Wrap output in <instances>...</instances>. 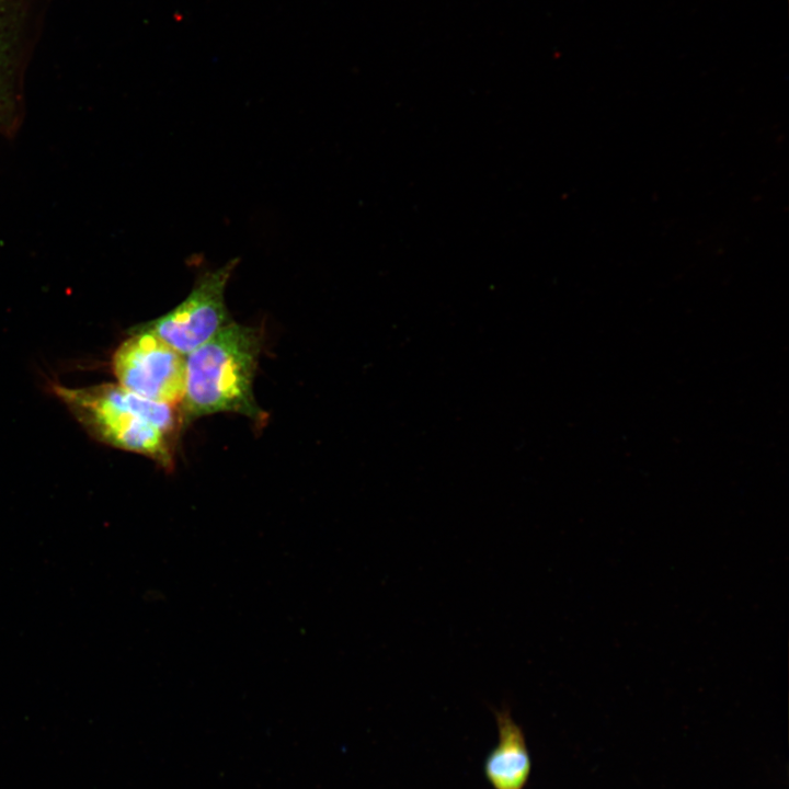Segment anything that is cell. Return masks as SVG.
I'll list each match as a JSON object with an SVG mask.
<instances>
[{
	"label": "cell",
	"mask_w": 789,
	"mask_h": 789,
	"mask_svg": "<svg viewBox=\"0 0 789 789\" xmlns=\"http://www.w3.org/2000/svg\"><path fill=\"white\" fill-rule=\"evenodd\" d=\"M262 340L256 329L228 323L186 355L183 421L233 412L262 421L253 393Z\"/></svg>",
	"instance_id": "2"
},
{
	"label": "cell",
	"mask_w": 789,
	"mask_h": 789,
	"mask_svg": "<svg viewBox=\"0 0 789 789\" xmlns=\"http://www.w3.org/2000/svg\"><path fill=\"white\" fill-rule=\"evenodd\" d=\"M498 743L485 757L484 776L493 789H523L531 773V757L522 727L507 707L494 710Z\"/></svg>",
	"instance_id": "5"
},
{
	"label": "cell",
	"mask_w": 789,
	"mask_h": 789,
	"mask_svg": "<svg viewBox=\"0 0 789 789\" xmlns=\"http://www.w3.org/2000/svg\"><path fill=\"white\" fill-rule=\"evenodd\" d=\"M238 261L232 259L201 274L182 302L141 329L155 333L184 355L204 344L230 323L225 290Z\"/></svg>",
	"instance_id": "4"
},
{
	"label": "cell",
	"mask_w": 789,
	"mask_h": 789,
	"mask_svg": "<svg viewBox=\"0 0 789 789\" xmlns=\"http://www.w3.org/2000/svg\"><path fill=\"white\" fill-rule=\"evenodd\" d=\"M186 355L139 328L113 356L118 385L141 398L180 405L185 391Z\"/></svg>",
	"instance_id": "3"
},
{
	"label": "cell",
	"mask_w": 789,
	"mask_h": 789,
	"mask_svg": "<svg viewBox=\"0 0 789 789\" xmlns=\"http://www.w3.org/2000/svg\"><path fill=\"white\" fill-rule=\"evenodd\" d=\"M56 395L99 439L172 467L183 422L179 405L136 396L118 384L84 388L55 387Z\"/></svg>",
	"instance_id": "1"
}]
</instances>
